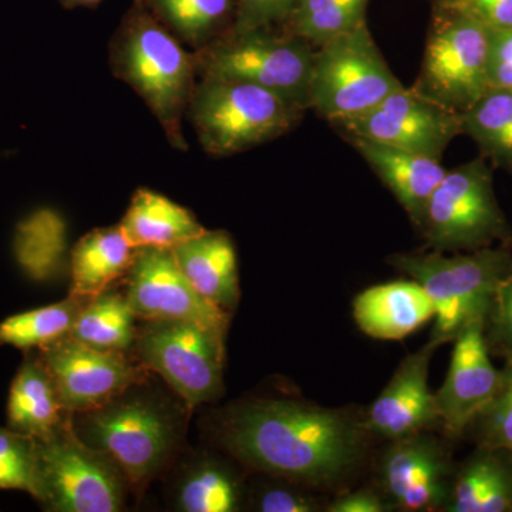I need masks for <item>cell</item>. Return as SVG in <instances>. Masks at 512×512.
<instances>
[{
  "instance_id": "1",
  "label": "cell",
  "mask_w": 512,
  "mask_h": 512,
  "mask_svg": "<svg viewBox=\"0 0 512 512\" xmlns=\"http://www.w3.org/2000/svg\"><path fill=\"white\" fill-rule=\"evenodd\" d=\"M363 430L338 410L293 400H249L225 412L218 440L245 466L279 480L332 483L356 463Z\"/></svg>"
},
{
  "instance_id": "2",
  "label": "cell",
  "mask_w": 512,
  "mask_h": 512,
  "mask_svg": "<svg viewBox=\"0 0 512 512\" xmlns=\"http://www.w3.org/2000/svg\"><path fill=\"white\" fill-rule=\"evenodd\" d=\"M109 60L111 73L143 99L168 143L187 151L183 120L197 86L194 53L134 0L111 37Z\"/></svg>"
},
{
  "instance_id": "3",
  "label": "cell",
  "mask_w": 512,
  "mask_h": 512,
  "mask_svg": "<svg viewBox=\"0 0 512 512\" xmlns=\"http://www.w3.org/2000/svg\"><path fill=\"white\" fill-rule=\"evenodd\" d=\"M147 382L128 387L99 409L73 414L74 433L116 458L133 491L143 490L177 453L188 407L154 392Z\"/></svg>"
},
{
  "instance_id": "4",
  "label": "cell",
  "mask_w": 512,
  "mask_h": 512,
  "mask_svg": "<svg viewBox=\"0 0 512 512\" xmlns=\"http://www.w3.org/2000/svg\"><path fill=\"white\" fill-rule=\"evenodd\" d=\"M394 268L423 286L434 306L430 340L441 346L453 342L468 323L487 318L495 291L512 266L511 244L466 254H399Z\"/></svg>"
},
{
  "instance_id": "5",
  "label": "cell",
  "mask_w": 512,
  "mask_h": 512,
  "mask_svg": "<svg viewBox=\"0 0 512 512\" xmlns=\"http://www.w3.org/2000/svg\"><path fill=\"white\" fill-rule=\"evenodd\" d=\"M302 113L301 107L256 84L201 77L187 116L202 148L211 156L228 157L284 136Z\"/></svg>"
},
{
  "instance_id": "6",
  "label": "cell",
  "mask_w": 512,
  "mask_h": 512,
  "mask_svg": "<svg viewBox=\"0 0 512 512\" xmlns=\"http://www.w3.org/2000/svg\"><path fill=\"white\" fill-rule=\"evenodd\" d=\"M33 498L49 512H117L133 490L116 458L79 439L73 423L37 441Z\"/></svg>"
},
{
  "instance_id": "7",
  "label": "cell",
  "mask_w": 512,
  "mask_h": 512,
  "mask_svg": "<svg viewBox=\"0 0 512 512\" xmlns=\"http://www.w3.org/2000/svg\"><path fill=\"white\" fill-rule=\"evenodd\" d=\"M400 87L363 22L315 50L308 107L338 124L372 110Z\"/></svg>"
},
{
  "instance_id": "8",
  "label": "cell",
  "mask_w": 512,
  "mask_h": 512,
  "mask_svg": "<svg viewBox=\"0 0 512 512\" xmlns=\"http://www.w3.org/2000/svg\"><path fill=\"white\" fill-rule=\"evenodd\" d=\"M201 77L241 80L309 109L315 50L311 43L288 33L274 35L269 29L225 33L194 52Z\"/></svg>"
},
{
  "instance_id": "9",
  "label": "cell",
  "mask_w": 512,
  "mask_h": 512,
  "mask_svg": "<svg viewBox=\"0 0 512 512\" xmlns=\"http://www.w3.org/2000/svg\"><path fill=\"white\" fill-rule=\"evenodd\" d=\"M225 339L224 333L192 320L147 319L138 326L133 353L194 409L224 392Z\"/></svg>"
},
{
  "instance_id": "10",
  "label": "cell",
  "mask_w": 512,
  "mask_h": 512,
  "mask_svg": "<svg viewBox=\"0 0 512 512\" xmlns=\"http://www.w3.org/2000/svg\"><path fill=\"white\" fill-rule=\"evenodd\" d=\"M417 227L437 252H473L512 238L483 158L447 171Z\"/></svg>"
},
{
  "instance_id": "11",
  "label": "cell",
  "mask_w": 512,
  "mask_h": 512,
  "mask_svg": "<svg viewBox=\"0 0 512 512\" xmlns=\"http://www.w3.org/2000/svg\"><path fill=\"white\" fill-rule=\"evenodd\" d=\"M491 29L461 13L441 9L427 40L417 93L464 113L490 90Z\"/></svg>"
},
{
  "instance_id": "12",
  "label": "cell",
  "mask_w": 512,
  "mask_h": 512,
  "mask_svg": "<svg viewBox=\"0 0 512 512\" xmlns=\"http://www.w3.org/2000/svg\"><path fill=\"white\" fill-rule=\"evenodd\" d=\"M138 319H181L227 335L231 313L205 299L181 271L173 249L141 247L121 279Z\"/></svg>"
},
{
  "instance_id": "13",
  "label": "cell",
  "mask_w": 512,
  "mask_h": 512,
  "mask_svg": "<svg viewBox=\"0 0 512 512\" xmlns=\"http://www.w3.org/2000/svg\"><path fill=\"white\" fill-rule=\"evenodd\" d=\"M72 414L99 409L128 387L148 379L136 357L84 345L72 336L37 350Z\"/></svg>"
},
{
  "instance_id": "14",
  "label": "cell",
  "mask_w": 512,
  "mask_h": 512,
  "mask_svg": "<svg viewBox=\"0 0 512 512\" xmlns=\"http://www.w3.org/2000/svg\"><path fill=\"white\" fill-rule=\"evenodd\" d=\"M335 126L349 138H365L439 160L450 141L463 133L460 113L404 86L372 110Z\"/></svg>"
},
{
  "instance_id": "15",
  "label": "cell",
  "mask_w": 512,
  "mask_h": 512,
  "mask_svg": "<svg viewBox=\"0 0 512 512\" xmlns=\"http://www.w3.org/2000/svg\"><path fill=\"white\" fill-rule=\"evenodd\" d=\"M454 474L446 448L426 431L392 440L380 464L384 493L403 511L446 510Z\"/></svg>"
},
{
  "instance_id": "16",
  "label": "cell",
  "mask_w": 512,
  "mask_h": 512,
  "mask_svg": "<svg viewBox=\"0 0 512 512\" xmlns=\"http://www.w3.org/2000/svg\"><path fill=\"white\" fill-rule=\"evenodd\" d=\"M484 319L468 323L453 340L450 367L443 386L436 394L440 426L458 439L480 413L500 383L501 370L491 362L484 335Z\"/></svg>"
},
{
  "instance_id": "17",
  "label": "cell",
  "mask_w": 512,
  "mask_h": 512,
  "mask_svg": "<svg viewBox=\"0 0 512 512\" xmlns=\"http://www.w3.org/2000/svg\"><path fill=\"white\" fill-rule=\"evenodd\" d=\"M440 348L429 340L424 348L407 356L386 389L370 407L366 431L397 440L440 426L436 394L429 389V365L434 350Z\"/></svg>"
},
{
  "instance_id": "18",
  "label": "cell",
  "mask_w": 512,
  "mask_h": 512,
  "mask_svg": "<svg viewBox=\"0 0 512 512\" xmlns=\"http://www.w3.org/2000/svg\"><path fill=\"white\" fill-rule=\"evenodd\" d=\"M8 427L37 441L55 436L73 423V414L63 406L55 380L37 350L25 359L10 384Z\"/></svg>"
},
{
  "instance_id": "19",
  "label": "cell",
  "mask_w": 512,
  "mask_h": 512,
  "mask_svg": "<svg viewBox=\"0 0 512 512\" xmlns=\"http://www.w3.org/2000/svg\"><path fill=\"white\" fill-rule=\"evenodd\" d=\"M377 177L393 192L414 224L419 225L427 202L447 170L439 158L424 156L365 138H349Z\"/></svg>"
},
{
  "instance_id": "20",
  "label": "cell",
  "mask_w": 512,
  "mask_h": 512,
  "mask_svg": "<svg viewBox=\"0 0 512 512\" xmlns=\"http://www.w3.org/2000/svg\"><path fill=\"white\" fill-rule=\"evenodd\" d=\"M171 249L181 271L205 299L229 313L237 309L241 298L237 249L228 232L205 229Z\"/></svg>"
},
{
  "instance_id": "21",
  "label": "cell",
  "mask_w": 512,
  "mask_h": 512,
  "mask_svg": "<svg viewBox=\"0 0 512 512\" xmlns=\"http://www.w3.org/2000/svg\"><path fill=\"white\" fill-rule=\"evenodd\" d=\"M353 316L370 338L399 340L434 319V306L416 281L373 286L357 295Z\"/></svg>"
},
{
  "instance_id": "22",
  "label": "cell",
  "mask_w": 512,
  "mask_h": 512,
  "mask_svg": "<svg viewBox=\"0 0 512 512\" xmlns=\"http://www.w3.org/2000/svg\"><path fill=\"white\" fill-rule=\"evenodd\" d=\"M170 498L175 511L235 512L244 504V485L225 461L200 451L178 463Z\"/></svg>"
},
{
  "instance_id": "23",
  "label": "cell",
  "mask_w": 512,
  "mask_h": 512,
  "mask_svg": "<svg viewBox=\"0 0 512 512\" xmlns=\"http://www.w3.org/2000/svg\"><path fill=\"white\" fill-rule=\"evenodd\" d=\"M446 511H512L511 451L477 447L454 474Z\"/></svg>"
},
{
  "instance_id": "24",
  "label": "cell",
  "mask_w": 512,
  "mask_h": 512,
  "mask_svg": "<svg viewBox=\"0 0 512 512\" xmlns=\"http://www.w3.org/2000/svg\"><path fill=\"white\" fill-rule=\"evenodd\" d=\"M120 227L134 248L171 249L205 231L190 210L148 188L134 192Z\"/></svg>"
},
{
  "instance_id": "25",
  "label": "cell",
  "mask_w": 512,
  "mask_h": 512,
  "mask_svg": "<svg viewBox=\"0 0 512 512\" xmlns=\"http://www.w3.org/2000/svg\"><path fill=\"white\" fill-rule=\"evenodd\" d=\"M136 248L123 228H97L84 235L72 251L70 295L92 298L121 281L130 268Z\"/></svg>"
},
{
  "instance_id": "26",
  "label": "cell",
  "mask_w": 512,
  "mask_h": 512,
  "mask_svg": "<svg viewBox=\"0 0 512 512\" xmlns=\"http://www.w3.org/2000/svg\"><path fill=\"white\" fill-rule=\"evenodd\" d=\"M137 315L116 285L92 296L69 336L92 348L130 355L136 345Z\"/></svg>"
},
{
  "instance_id": "27",
  "label": "cell",
  "mask_w": 512,
  "mask_h": 512,
  "mask_svg": "<svg viewBox=\"0 0 512 512\" xmlns=\"http://www.w3.org/2000/svg\"><path fill=\"white\" fill-rule=\"evenodd\" d=\"M181 43L195 52L228 33L234 22L232 0H141Z\"/></svg>"
},
{
  "instance_id": "28",
  "label": "cell",
  "mask_w": 512,
  "mask_h": 512,
  "mask_svg": "<svg viewBox=\"0 0 512 512\" xmlns=\"http://www.w3.org/2000/svg\"><path fill=\"white\" fill-rule=\"evenodd\" d=\"M66 222L59 212L42 208L16 227L13 252L16 261L33 281H49L62 269L66 252Z\"/></svg>"
},
{
  "instance_id": "29",
  "label": "cell",
  "mask_w": 512,
  "mask_h": 512,
  "mask_svg": "<svg viewBox=\"0 0 512 512\" xmlns=\"http://www.w3.org/2000/svg\"><path fill=\"white\" fill-rule=\"evenodd\" d=\"M89 299L69 295L64 301L45 308L9 316L0 322V346H12L29 352L69 336Z\"/></svg>"
},
{
  "instance_id": "30",
  "label": "cell",
  "mask_w": 512,
  "mask_h": 512,
  "mask_svg": "<svg viewBox=\"0 0 512 512\" xmlns=\"http://www.w3.org/2000/svg\"><path fill=\"white\" fill-rule=\"evenodd\" d=\"M463 133L495 164L512 170V94L490 89L461 113Z\"/></svg>"
},
{
  "instance_id": "31",
  "label": "cell",
  "mask_w": 512,
  "mask_h": 512,
  "mask_svg": "<svg viewBox=\"0 0 512 512\" xmlns=\"http://www.w3.org/2000/svg\"><path fill=\"white\" fill-rule=\"evenodd\" d=\"M367 5L369 0H298L285 33L318 47L366 22Z\"/></svg>"
},
{
  "instance_id": "32",
  "label": "cell",
  "mask_w": 512,
  "mask_h": 512,
  "mask_svg": "<svg viewBox=\"0 0 512 512\" xmlns=\"http://www.w3.org/2000/svg\"><path fill=\"white\" fill-rule=\"evenodd\" d=\"M467 431L477 447L504 448L512 453V359L505 360L497 390Z\"/></svg>"
},
{
  "instance_id": "33",
  "label": "cell",
  "mask_w": 512,
  "mask_h": 512,
  "mask_svg": "<svg viewBox=\"0 0 512 512\" xmlns=\"http://www.w3.org/2000/svg\"><path fill=\"white\" fill-rule=\"evenodd\" d=\"M37 447L32 437L0 426V490L36 491Z\"/></svg>"
},
{
  "instance_id": "34",
  "label": "cell",
  "mask_w": 512,
  "mask_h": 512,
  "mask_svg": "<svg viewBox=\"0 0 512 512\" xmlns=\"http://www.w3.org/2000/svg\"><path fill=\"white\" fill-rule=\"evenodd\" d=\"M491 356L512 359V266L495 291L484 325Z\"/></svg>"
},
{
  "instance_id": "35",
  "label": "cell",
  "mask_w": 512,
  "mask_h": 512,
  "mask_svg": "<svg viewBox=\"0 0 512 512\" xmlns=\"http://www.w3.org/2000/svg\"><path fill=\"white\" fill-rule=\"evenodd\" d=\"M298 0H238L235 6L231 33L255 32L284 23L295 9Z\"/></svg>"
},
{
  "instance_id": "36",
  "label": "cell",
  "mask_w": 512,
  "mask_h": 512,
  "mask_svg": "<svg viewBox=\"0 0 512 512\" xmlns=\"http://www.w3.org/2000/svg\"><path fill=\"white\" fill-rule=\"evenodd\" d=\"M440 8L470 16L491 30L512 29V0H440Z\"/></svg>"
},
{
  "instance_id": "37",
  "label": "cell",
  "mask_w": 512,
  "mask_h": 512,
  "mask_svg": "<svg viewBox=\"0 0 512 512\" xmlns=\"http://www.w3.org/2000/svg\"><path fill=\"white\" fill-rule=\"evenodd\" d=\"M488 84L512 94V29L491 30Z\"/></svg>"
},
{
  "instance_id": "38",
  "label": "cell",
  "mask_w": 512,
  "mask_h": 512,
  "mask_svg": "<svg viewBox=\"0 0 512 512\" xmlns=\"http://www.w3.org/2000/svg\"><path fill=\"white\" fill-rule=\"evenodd\" d=\"M255 510L261 512H312L318 505L286 485H266L255 495Z\"/></svg>"
},
{
  "instance_id": "39",
  "label": "cell",
  "mask_w": 512,
  "mask_h": 512,
  "mask_svg": "<svg viewBox=\"0 0 512 512\" xmlns=\"http://www.w3.org/2000/svg\"><path fill=\"white\" fill-rule=\"evenodd\" d=\"M389 510V503L370 490H359L342 495L328 507L330 512H384Z\"/></svg>"
},
{
  "instance_id": "40",
  "label": "cell",
  "mask_w": 512,
  "mask_h": 512,
  "mask_svg": "<svg viewBox=\"0 0 512 512\" xmlns=\"http://www.w3.org/2000/svg\"><path fill=\"white\" fill-rule=\"evenodd\" d=\"M103 0H59L60 5L63 6L64 9H94L100 5Z\"/></svg>"
}]
</instances>
